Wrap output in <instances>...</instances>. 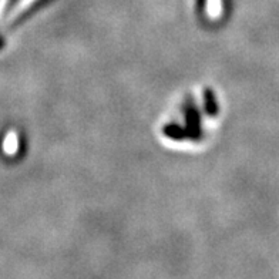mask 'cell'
<instances>
[{"label": "cell", "mask_w": 279, "mask_h": 279, "mask_svg": "<svg viewBox=\"0 0 279 279\" xmlns=\"http://www.w3.org/2000/svg\"><path fill=\"white\" fill-rule=\"evenodd\" d=\"M209 13L217 16L220 13V0H209Z\"/></svg>", "instance_id": "obj_1"}]
</instances>
